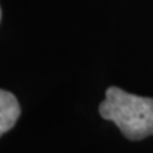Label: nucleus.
<instances>
[{"label": "nucleus", "mask_w": 153, "mask_h": 153, "mask_svg": "<svg viewBox=\"0 0 153 153\" xmlns=\"http://www.w3.org/2000/svg\"><path fill=\"white\" fill-rule=\"evenodd\" d=\"M20 105L11 92L0 89V136L16 125L20 116Z\"/></svg>", "instance_id": "2"}, {"label": "nucleus", "mask_w": 153, "mask_h": 153, "mask_svg": "<svg viewBox=\"0 0 153 153\" xmlns=\"http://www.w3.org/2000/svg\"><path fill=\"white\" fill-rule=\"evenodd\" d=\"M99 115L114 122L129 140H140L153 135V98L109 87L99 105Z\"/></svg>", "instance_id": "1"}, {"label": "nucleus", "mask_w": 153, "mask_h": 153, "mask_svg": "<svg viewBox=\"0 0 153 153\" xmlns=\"http://www.w3.org/2000/svg\"><path fill=\"white\" fill-rule=\"evenodd\" d=\"M0 19H1V10H0Z\"/></svg>", "instance_id": "3"}]
</instances>
